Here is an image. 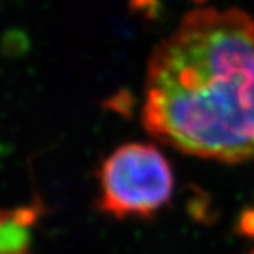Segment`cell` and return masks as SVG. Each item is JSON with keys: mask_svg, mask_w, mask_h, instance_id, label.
Returning a JSON list of instances; mask_svg holds the SVG:
<instances>
[{"mask_svg": "<svg viewBox=\"0 0 254 254\" xmlns=\"http://www.w3.org/2000/svg\"><path fill=\"white\" fill-rule=\"evenodd\" d=\"M191 2H194V3H207V2H210V0H191Z\"/></svg>", "mask_w": 254, "mask_h": 254, "instance_id": "obj_4", "label": "cell"}, {"mask_svg": "<svg viewBox=\"0 0 254 254\" xmlns=\"http://www.w3.org/2000/svg\"><path fill=\"white\" fill-rule=\"evenodd\" d=\"M40 216V204L0 208V254H29L32 231Z\"/></svg>", "mask_w": 254, "mask_h": 254, "instance_id": "obj_3", "label": "cell"}, {"mask_svg": "<svg viewBox=\"0 0 254 254\" xmlns=\"http://www.w3.org/2000/svg\"><path fill=\"white\" fill-rule=\"evenodd\" d=\"M141 121L155 139L224 164L254 159V19L187 12L149 59Z\"/></svg>", "mask_w": 254, "mask_h": 254, "instance_id": "obj_1", "label": "cell"}, {"mask_svg": "<svg viewBox=\"0 0 254 254\" xmlns=\"http://www.w3.org/2000/svg\"><path fill=\"white\" fill-rule=\"evenodd\" d=\"M98 208L115 219H147L173 196L175 175L166 155L149 142H126L97 170Z\"/></svg>", "mask_w": 254, "mask_h": 254, "instance_id": "obj_2", "label": "cell"}, {"mask_svg": "<svg viewBox=\"0 0 254 254\" xmlns=\"http://www.w3.org/2000/svg\"><path fill=\"white\" fill-rule=\"evenodd\" d=\"M247 254H254V250H251L250 253H247Z\"/></svg>", "mask_w": 254, "mask_h": 254, "instance_id": "obj_5", "label": "cell"}]
</instances>
